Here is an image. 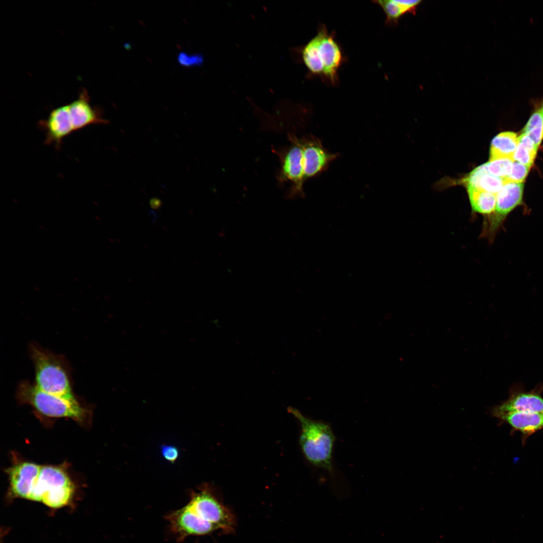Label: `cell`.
Segmentation results:
<instances>
[{
	"instance_id": "7",
	"label": "cell",
	"mask_w": 543,
	"mask_h": 543,
	"mask_svg": "<svg viewBox=\"0 0 543 543\" xmlns=\"http://www.w3.org/2000/svg\"><path fill=\"white\" fill-rule=\"evenodd\" d=\"M523 184L506 183L496 196L494 212L484 221L483 235L493 241L509 214L523 204Z\"/></svg>"
},
{
	"instance_id": "6",
	"label": "cell",
	"mask_w": 543,
	"mask_h": 543,
	"mask_svg": "<svg viewBox=\"0 0 543 543\" xmlns=\"http://www.w3.org/2000/svg\"><path fill=\"white\" fill-rule=\"evenodd\" d=\"M75 486L62 467L41 466L29 500L40 502L53 509L68 505L72 500Z\"/></svg>"
},
{
	"instance_id": "19",
	"label": "cell",
	"mask_w": 543,
	"mask_h": 543,
	"mask_svg": "<svg viewBox=\"0 0 543 543\" xmlns=\"http://www.w3.org/2000/svg\"><path fill=\"white\" fill-rule=\"evenodd\" d=\"M467 192L472 210L489 216L495 211L496 196L493 194L468 187Z\"/></svg>"
},
{
	"instance_id": "23",
	"label": "cell",
	"mask_w": 543,
	"mask_h": 543,
	"mask_svg": "<svg viewBox=\"0 0 543 543\" xmlns=\"http://www.w3.org/2000/svg\"><path fill=\"white\" fill-rule=\"evenodd\" d=\"M178 62L182 65L190 67L200 66L203 63L204 58L200 54L189 55L186 52H180L177 57Z\"/></svg>"
},
{
	"instance_id": "10",
	"label": "cell",
	"mask_w": 543,
	"mask_h": 543,
	"mask_svg": "<svg viewBox=\"0 0 543 543\" xmlns=\"http://www.w3.org/2000/svg\"><path fill=\"white\" fill-rule=\"evenodd\" d=\"M39 126L45 131V144H53L60 149L64 138L74 132L68 105L53 109L46 119L39 122Z\"/></svg>"
},
{
	"instance_id": "2",
	"label": "cell",
	"mask_w": 543,
	"mask_h": 543,
	"mask_svg": "<svg viewBox=\"0 0 543 543\" xmlns=\"http://www.w3.org/2000/svg\"><path fill=\"white\" fill-rule=\"evenodd\" d=\"M302 58L309 73L329 84H337L338 72L346 60L334 32L320 24L317 34L302 49Z\"/></svg>"
},
{
	"instance_id": "8",
	"label": "cell",
	"mask_w": 543,
	"mask_h": 543,
	"mask_svg": "<svg viewBox=\"0 0 543 543\" xmlns=\"http://www.w3.org/2000/svg\"><path fill=\"white\" fill-rule=\"evenodd\" d=\"M303 153L304 179L315 176L325 170L337 157L329 152L317 137L309 135L300 138Z\"/></svg>"
},
{
	"instance_id": "18",
	"label": "cell",
	"mask_w": 543,
	"mask_h": 543,
	"mask_svg": "<svg viewBox=\"0 0 543 543\" xmlns=\"http://www.w3.org/2000/svg\"><path fill=\"white\" fill-rule=\"evenodd\" d=\"M533 110L522 133L526 134L538 147L543 138V95L533 101Z\"/></svg>"
},
{
	"instance_id": "21",
	"label": "cell",
	"mask_w": 543,
	"mask_h": 543,
	"mask_svg": "<svg viewBox=\"0 0 543 543\" xmlns=\"http://www.w3.org/2000/svg\"><path fill=\"white\" fill-rule=\"evenodd\" d=\"M513 161L509 159L489 160L483 164L485 169L490 174L503 179L510 174Z\"/></svg>"
},
{
	"instance_id": "16",
	"label": "cell",
	"mask_w": 543,
	"mask_h": 543,
	"mask_svg": "<svg viewBox=\"0 0 543 543\" xmlns=\"http://www.w3.org/2000/svg\"><path fill=\"white\" fill-rule=\"evenodd\" d=\"M465 182L467 188H472L495 195H497L506 184L504 179L487 172L484 164L473 169L465 178Z\"/></svg>"
},
{
	"instance_id": "24",
	"label": "cell",
	"mask_w": 543,
	"mask_h": 543,
	"mask_svg": "<svg viewBox=\"0 0 543 543\" xmlns=\"http://www.w3.org/2000/svg\"><path fill=\"white\" fill-rule=\"evenodd\" d=\"M161 454L163 458L170 463H175L179 456L178 448L173 445L163 444L160 446Z\"/></svg>"
},
{
	"instance_id": "9",
	"label": "cell",
	"mask_w": 543,
	"mask_h": 543,
	"mask_svg": "<svg viewBox=\"0 0 543 543\" xmlns=\"http://www.w3.org/2000/svg\"><path fill=\"white\" fill-rule=\"evenodd\" d=\"M41 466L32 462H20L6 470L9 481V495L11 498L29 500Z\"/></svg>"
},
{
	"instance_id": "1",
	"label": "cell",
	"mask_w": 543,
	"mask_h": 543,
	"mask_svg": "<svg viewBox=\"0 0 543 543\" xmlns=\"http://www.w3.org/2000/svg\"><path fill=\"white\" fill-rule=\"evenodd\" d=\"M165 518L178 541L190 536L206 535L219 528L229 531L234 523L230 511L206 485L198 492L192 491L188 503Z\"/></svg>"
},
{
	"instance_id": "13",
	"label": "cell",
	"mask_w": 543,
	"mask_h": 543,
	"mask_svg": "<svg viewBox=\"0 0 543 543\" xmlns=\"http://www.w3.org/2000/svg\"><path fill=\"white\" fill-rule=\"evenodd\" d=\"M490 411L495 417L514 412H543V398L539 390L514 393L506 401L492 407Z\"/></svg>"
},
{
	"instance_id": "4",
	"label": "cell",
	"mask_w": 543,
	"mask_h": 543,
	"mask_svg": "<svg viewBox=\"0 0 543 543\" xmlns=\"http://www.w3.org/2000/svg\"><path fill=\"white\" fill-rule=\"evenodd\" d=\"M288 411L300 423L299 442L306 459L313 465L332 472L335 436L330 426L325 422L305 416L295 408L289 407Z\"/></svg>"
},
{
	"instance_id": "17",
	"label": "cell",
	"mask_w": 543,
	"mask_h": 543,
	"mask_svg": "<svg viewBox=\"0 0 543 543\" xmlns=\"http://www.w3.org/2000/svg\"><path fill=\"white\" fill-rule=\"evenodd\" d=\"M518 137L515 133L510 131L496 135L491 143L489 160L509 159L513 161Z\"/></svg>"
},
{
	"instance_id": "11",
	"label": "cell",
	"mask_w": 543,
	"mask_h": 543,
	"mask_svg": "<svg viewBox=\"0 0 543 543\" xmlns=\"http://www.w3.org/2000/svg\"><path fill=\"white\" fill-rule=\"evenodd\" d=\"M68 105L74 132L90 125L109 123L108 120L103 118L102 109L90 105L88 93L84 89L76 100Z\"/></svg>"
},
{
	"instance_id": "12",
	"label": "cell",
	"mask_w": 543,
	"mask_h": 543,
	"mask_svg": "<svg viewBox=\"0 0 543 543\" xmlns=\"http://www.w3.org/2000/svg\"><path fill=\"white\" fill-rule=\"evenodd\" d=\"M290 138L291 145L283 159L281 178L291 181L294 190L301 193L305 179L301 140L295 136H291Z\"/></svg>"
},
{
	"instance_id": "5",
	"label": "cell",
	"mask_w": 543,
	"mask_h": 543,
	"mask_svg": "<svg viewBox=\"0 0 543 543\" xmlns=\"http://www.w3.org/2000/svg\"><path fill=\"white\" fill-rule=\"evenodd\" d=\"M17 397L20 402L31 405L37 412L49 417H66L83 423L88 411L77 400H68L46 393L24 381L20 383Z\"/></svg>"
},
{
	"instance_id": "25",
	"label": "cell",
	"mask_w": 543,
	"mask_h": 543,
	"mask_svg": "<svg viewBox=\"0 0 543 543\" xmlns=\"http://www.w3.org/2000/svg\"><path fill=\"white\" fill-rule=\"evenodd\" d=\"M150 206L153 209H159L162 205L161 200L156 197L152 198L149 202Z\"/></svg>"
},
{
	"instance_id": "20",
	"label": "cell",
	"mask_w": 543,
	"mask_h": 543,
	"mask_svg": "<svg viewBox=\"0 0 543 543\" xmlns=\"http://www.w3.org/2000/svg\"><path fill=\"white\" fill-rule=\"evenodd\" d=\"M538 148L534 142L526 134L522 133L518 137L513 161L530 167L534 161Z\"/></svg>"
},
{
	"instance_id": "22",
	"label": "cell",
	"mask_w": 543,
	"mask_h": 543,
	"mask_svg": "<svg viewBox=\"0 0 543 543\" xmlns=\"http://www.w3.org/2000/svg\"><path fill=\"white\" fill-rule=\"evenodd\" d=\"M530 167L513 161L509 175L504 179L506 183H523L530 169Z\"/></svg>"
},
{
	"instance_id": "15",
	"label": "cell",
	"mask_w": 543,
	"mask_h": 543,
	"mask_svg": "<svg viewBox=\"0 0 543 543\" xmlns=\"http://www.w3.org/2000/svg\"><path fill=\"white\" fill-rule=\"evenodd\" d=\"M383 11L386 16L385 24L389 26L397 25L399 20L407 14L415 15L421 0L374 1Z\"/></svg>"
},
{
	"instance_id": "14",
	"label": "cell",
	"mask_w": 543,
	"mask_h": 543,
	"mask_svg": "<svg viewBox=\"0 0 543 543\" xmlns=\"http://www.w3.org/2000/svg\"><path fill=\"white\" fill-rule=\"evenodd\" d=\"M496 418L508 423L526 436L543 428V412H514L502 414Z\"/></svg>"
},
{
	"instance_id": "3",
	"label": "cell",
	"mask_w": 543,
	"mask_h": 543,
	"mask_svg": "<svg viewBox=\"0 0 543 543\" xmlns=\"http://www.w3.org/2000/svg\"><path fill=\"white\" fill-rule=\"evenodd\" d=\"M35 371V384L40 390L68 400H77L73 393L67 364L63 357L36 344L30 346Z\"/></svg>"
}]
</instances>
